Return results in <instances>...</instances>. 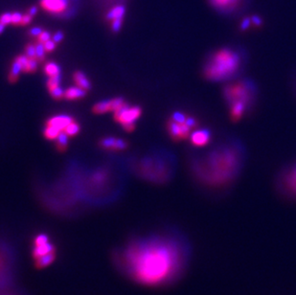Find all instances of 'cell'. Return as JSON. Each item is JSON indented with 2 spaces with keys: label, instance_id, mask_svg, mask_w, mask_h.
Returning a JSON list of instances; mask_svg holds the SVG:
<instances>
[{
  "label": "cell",
  "instance_id": "16",
  "mask_svg": "<svg viewBox=\"0 0 296 295\" xmlns=\"http://www.w3.org/2000/svg\"><path fill=\"white\" fill-rule=\"evenodd\" d=\"M125 13H126V8L123 5H118V6H115L108 13L107 18L112 21L116 18H123Z\"/></svg>",
  "mask_w": 296,
  "mask_h": 295
},
{
  "label": "cell",
  "instance_id": "35",
  "mask_svg": "<svg viewBox=\"0 0 296 295\" xmlns=\"http://www.w3.org/2000/svg\"><path fill=\"white\" fill-rule=\"evenodd\" d=\"M38 68V60L33 58L29 59L28 66H27V71L26 72H33Z\"/></svg>",
  "mask_w": 296,
  "mask_h": 295
},
{
  "label": "cell",
  "instance_id": "25",
  "mask_svg": "<svg viewBox=\"0 0 296 295\" xmlns=\"http://www.w3.org/2000/svg\"><path fill=\"white\" fill-rule=\"evenodd\" d=\"M60 82H61V77H60V74H59V75H56V76L50 77L49 80H48V82H47V85H48V87L50 89V88H53L55 86H59L60 84Z\"/></svg>",
  "mask_w": 296,
  "mask_h": 295
},
{
  "label": "cell",
  "instance_id": "6",
  "mask_svg": "<svg viewBox=\"0 0 296 295\" xmlns=\"http://www.w3.org/2000/svg\"><path fill=\"white\" fill-rule=\"evenodd\" d=\"M55 243L46 233H39L32 241V258L39 269L49 267L56 259Z\"/></svg>",
  "mask_w": 296,
  "mask_h": 295
},
{
  "label": "cell",
  "instance_id": "24",
  "mask_svg": "<svg viewBox=\"0 0 296 295\" xmlns=\"http://www.w3.org/2000/svg\"><path fill=\"white\" fill-rule=\"evenodd\" d=\"M64 90L59 85V86H55L53 88H50V93H51V96L53 98L55 99H60L61 97L64 96Z\"/></svg>",
  "mask_w": 296,
  "mask_h": 295
},
{
  "label": "cell",
  "instance_id": "44",
  "mask_svg": "<svg viewBox=\"0 0 296 295\" xmlns=\"http://www.w3.org/2000/svg\"><path fill=\"white\" fill-rule=\"evenodd\" d=\"M292 88H293V91H294V93L296 96V71L292 76Z\"/></svg>",
  "mask_w": 296,
  "mask_h": 295
},
{
  "label": "cell",
  "instance_id": "31",
  "mask_svg": "<svg viewBox=\"0 0 296 295\" xmlns=\"http://www.w3.org/2000/svg\"><path fill=\"white\" fill-rule=\"evenodd\" d=\"M252 24L251 17H243L240 24V29L241 31H245L249 28V26Z\"/></svg>",
  "mask_w": 296,
  "mask_h": 295
},
{
  "label": "cell",
  "instance_id": "15",
  "mask_svg": "<svg viewBox=\"0 0 296 295\" xmlns=\"http://www.w3.org/2000/svg\"><path fill=\"white\" fill-rule=\"evenodd\" d=\"M74 81H75V83L77 84L78 86L84 88L85 90H86V89H89L90 86H91L90 82H89V80L87 79V77L85 76V74H84V73L81 72V71H78V72H76V73L74 74Z\"/></svg>",
  "mask_w": 296,
  "mask_h": 295
},
{
  "label": "cell",
  "instance_id": "4",
  "mask_svg": "<svg viewBox=\"0 0 296 295\" xmlns=\"http://www.w3.org/2000/svg\"><path fill=\"white\" fill-rule=\"evenodd\" d=\"M222 92L223 99L230 111L231 119L239 121L252 112L258 101L259 87L252 79L240 77L225 84Z\"/></svg>",
  "mask_w": 296,
  "mask_h": 295
},
{
  "label": "cell",
  "instance_id": "18",
  "mask_svg": "<svg viewBox=\"0 0 296 295\" xmlns=\"http://www.w3.org/2000/svg\"><path fill=\"white\" fill-rule=\"evenodd\" d=\"M44 71H45L46 75L49 77H53V76L60 74V68H59V64H57L56 62H54V61L48 62L44 66Z\"/></svg>",
  "mask_w": 296,
  "mask_h": 295
},
{
  "label": "cell",
  "instance_id": "22",
  "mask_svg": "<svg viewBox=\"0 0 296 295\" xmlns=\"http://www.w3.org/2000/svg\"><path fill=\"white\" fill-rule=\"evenodd\" d=\"M64 131H65L69 136H74V135H76V134L79 133V131H80V126H79V124H77V123H75V122H72V123H70L68 126L65 127Z\"/></svg>",
  "mask_w": 296,
  "mask_h": 295
},
{
  "label": "cell",
  "instance_id": "9",
  "mask_svg": "<svg viewBox=\"0 0 296 295\" xmlns=\"http://www.w3.org/2000/svg\"><path fill=\"white\" fill-rule=\"evenodd\" d=\"M114 113L116 120L125 126L127 130L130 131L134 128L135 122L141 116L142 111L139 107H129L127 104H124Z\"/></svg>",
  "mask_w": 296,
  "mask_h": 295
},
{
  "label": "cell",
  "instance_id": "38",
  "mask_svg": "<svg viewBox=\"0 0 296 295\" xmlns=\"http://www.w3.org/2000/svg\"><path fill=\"white\" fill-rule=\"evenodd\" d=\"M39 40L43 43L48 42L49 40H51V34L48 31H43V33L39 36Z\"/></svg>",
  "mask_w": 296,
  "mask_h": 295
},
{
  "label": "cell",
  "instance_id": "3",
  "mask_svg": "<svg viewBox=\"0 0 296 295\" xmlns=\"http://www.w3.org/2000/svg\"><path fill=\"white\" fill-rule=\"evenodd\" d=\"M247 64L248 53L244 47L225 45L207 53L201 73L212 83H228L242 77Z\"/></svg>",
  "mask_w": 296,
  "mask_h": 295
},
{
  "label": "cell",
  "instance_id": "11",
  "mask_svg": "<svg viewBox=\"0 0 296 295\" xmlns=\"http://www.w3.org/2000/svg\"><path fill=\"white\" fill-rule=\"evenodd\" d=\"M170 135L174 139H184L191 134L192 127L188 126L185 122L182 124L177 123L175 121H171L168 125Z\"/></svg>",
  "mask_w": 296,
  "mask_h": 295
},
{
  "label": "cell",
  "instance_id": "2",
  "mask_svg": "<svg viewBox=\"0 0 296 295\" xmlns=\"http://www.w3.org/2000/svg\"><path fill=\"white\" fill-rule=\"evenodd\" d=\"M246 148L242 141L227 135L205 150L190 156V170L196 182L212 193H223L237 181L246 161Z\"/></svg>",
  "mask_w": 296,
  "mask_h": 295
},
{
  "label": "cell",
  "instance_id": "23",
  "mask_svg": "<svg viewBox=\"0 0 296 295\" xmlns=\"http://www.w3.org/2000/svg\"><path fill=\"white\" fill-rule=\"evenodd\" d=\"M45 47H44V43L43 42H39L36 44V57L40 59V60H43L45 57Z\"/></svg>",
  "mask_w": 296,
  "mask_h": 295
},
{
  "label": "cell",
  "instance_id": "43",
  "mask_svg": "<svg viewBox=\"0 0 296 295\" xmlns=\"http://www.w3.org/2000/svg\"><path fill=\"white\" fill-rule=\"evenodd\" d=\"M32 15H30L29 14H23V16H22V21H21V24L22 25H28L31 23V21H32Z\"/></svg>",
  "mask_w": 296,
  "mask_h": 295
},
{
  "label": "cell",
  "instance_id": "1",
  "mask_svg": "<svg viewBox=\"0 0 296 295\" xmlns=\"http://www.w3.org/2000/svg\"><path fill=\"white\" fill-rule=\"evenodd\" d=\"M191 244L183 233L165 228L132 237L113 252V264L129 280L159 288L179 280L191 260Z\"/></svg>",
  "mask_w": 296,
  "mask_h": 295
},
{
  "label": "cell",
  "instance_id": "33",
  "mask_svg": "<svg viewBox=\"0 0 296 295\" xmlns=\"http://www.w3.org/2000/svg\"><path fill=\"white\" fill-rule=\"evenodd\" d=\"M25 53H26L25 55L30 58V59L36 58V45H33V44L27 45Z\"/></svg>",
  "mask_w": 296,
  "mask_h": 295
},
{
  "label": "cell",
  "instance_id": "42",
  "mask_svg": "<svg viewBox=\"0 0 296 295\" xmlns=\"http://www.w3.org/2000/svg\"><path fill=\"white\" fill-rule=\"evenodd\" d=\"M62 40H63V34H62V32L58 31V32H56V33L54 34V36H53V41L56 42V43L61 42Z\"/></svg>",
  "mask_w": 296,
  "mask_h": 295
},
{
  "label": "cell",
  "instance_id": "21",
  "mask_svg": "<svg viewBox=\"0 0 296 295\" xmlns=\"http://www.w3.org/2000/svg\"><path fill=\"white\" fill-rule=\"evenodd\" d=\"M68 134L65 131H60L59 136L57 137L58 145L59 148H65L68 144Z\"/></svg>",
  "mask_w": 296,
  "mask_h": 295
},
{
  "label": "cell",
  "instance_id": "39",
  "mask_svg": "<svg viewBox=\"0 0 296 295\" xmlns=\"http://www.w3.org/2000/svg\"><path fill=\"white\" fill-rule=\"evenodd\" d=\"M0 295H25V294L22 293L21 291H18V290H16L15 288H14V289H12V290H9V291L0 293Z\"/></svg>",
  "mask_w": 296,
  "mask_h": 295
},
{
  "label": "cell",
  "instance_id": "46",
  "mask_svg": "<svg viewBox=\"0 0 296 295\" xmlns=\"http://www.w3.org/2000/svg\"><path fill=\"white\" fill-rule=\"evenodd\" d=\"M5 27H6V25H4L3 23H1V22H0V34H2V33L4 32Z\"/></svg>",
  "mask_w": 296,
  "mask_h": 295
},
{
  "label": "cell",
  "instance_id": "10",
  "mask_svg": "<svg viewBox=\"0 0 296 295\" xmlns=\"http://www.w3.org/2000/svg\"><path fill=\"white\" fill-rule=\"evenodd\" d=\"M212 135H213V133H212L211 129H209L207 127L198 128L197 130L191 132V134H190L191 144L197 148H203L210 143Z\"/></svg>",
  "mask_w": 296,
  "mask_h": 295
},
{
  "label": "cell",
  "instance_id": "34",
  "mask_svg": "<svg viewBox=\"0 0 296 295\" xmlns=\"http://www.w3.org/2000/svg\"><path fill=\"white\" fill-rule=\"evenodd\" d=\"M22 16H23V14H20L19 12H14V13L12 14V23L14 24V25L21 24Z\"/></svg>",
  "mask_w": 296,
  "mask_h": 295
},
{
  "label": "cell",
  "instance_id": "28",
  "mask_svg": "<svg viewBox=\"0 0 296 295\" xmlns=\"http://www.w3.org/2000/svg\"><path fill=\"white\" fill-rule=\"evenodd\" d=\"M29 59L28 57L26 56V55H21V56H18L15 59L21 64V66H22V69L23 71H27V66H28V62H29Z\"/></svg>",
  "mask_w": 296,
  "mask_h": 295
},
{
  "label": "cell",
  "instance_id": "12",
  "mask_svg": "<svg viewBox=\"0 0 296 295\" xmlns=\"http://www.w3.org/2000/svg\"><path fill=\"white\" fill-rule=\"evenodd\" d=\"M41 5L50 14H60L68 6V0H41Z\"/></svg>",
  "mask_w": 296,
  "mask_h": 295
},
{
  "label": "cell",
  "instance_id": "26",
  "mask_svg": "<svg viewBox=\"0 0 296 295\" xmlns=\"http://www.w3.org/2000/svg\"><path fill=\"white\" fill-rule=\"evenodd\" d=\"M186 115L184 113H180V112H176V113H173L172 115V120L177 122V123H179V124H182L185 121H186Z\"/></svg>",
  "mask_w": 296,
  "mask_h": 295
},
{
  "label": "cell",
  "instance_id": "8",
  "mask_svg": "<svg viewBox=\"0 0 296 295\" xmlns=\"http://www.w3.org/2000/svg\"><path fill=\"white\" fill-rule=\"evenodd\" d=\"M208 4L221 15L234 16L241 13L247 0H207Z\"/></svg>",
  "mask_w": 296,
  "mask_h": 295
},
{
  "label": "cell",
  "instance_id": "17",
  "mask_svg": "<svg viewBox=\"0 0 296 295\" xmlns=\"http://www.w3.org/2000/svg\"><path fill=\"white\" fill-rule=\"evenodd\" d=\"M112 111V100L102 101L94 107V112L96 113H105Z\"/></svg>",
  "mask_w": 296,
  "mask_h": 295
},
{
  "label": "cell",
  "instance_id": "37",
  "mask_svg": "<svg viewBox=\"0 0 296 295\" xmlns=\"http://www.w3.org/2000/svg\"><path fill=\"white\" fill-rule=\"evenodd\" d=\"M127 148V143L123 139H116L114 144L115 150H124Z\"/></svg>",
  "mask_w": 296,
  "mask_h": 295
},
{
  "label": "cell",
  "instance_id": "41",
  "mask_svg": "<svg viewBox=\"0 0 296 295\" xmlns=\"http://www.w3.org/2000/svg\"><path fill=\"white\" fill-rule=\"evenodd\" d=\"M251 22L255 26H261L263 24V20L259 15H252L251 16Z\"/></svg>",
  "mask_w": 296,
  "mask_h": 295
},
{
  "label": "cell",
  "instance_id": "29",
  "mask_svg": "<svg viewBox=\"0 0 296 295\" xmlns=\"http://www.w3.org/2000/svg\"><path fill=\"white\" fill-rule=\"evenodd\" d=\"M124 100L122 98H115L112 100V111L116 112L119 108H121L124 105Z\"/></svg>",
  "mask_w": 296,
  "mask_h": 295
},
{
  "label": "cell",
  "instance_id": "13",
  "mask_svg": "<svg viewBox=\"0 0 296 295\" xmlns=\"http://www.w3.org/2000/svg\"><path fill=\"white\" fill-rule=\"evenodd\" d=\"M72 122H73V119L69 115H57V116L50 118L47 121V125L55 126L57 128H59L60 131H62Z\"/></svg>",
  "mask_w": 296,
  "mask_h": 295
},
{
  "label": "cell",
  "instance_id": "40",
  "mask_svg": "<svg viewBox=\"0 0 296 295\" xmlns=\"http://www.w3.org/2000/svg\"><path fill=\"white\" fill-rule=\"evenodd\" d=\"M43 33V30L40 27H33L29 31V35L33 38H38Z\"/></svg>",
  "mask_w": 296,
  "mask_h": 295
},
{
  "label": "cell",
  "instance_id": "36",
  "mask_svg": "<svg viewBox=\"0 0 296 295\" xmlns=\"http://www.w3.org/2000/svg\"><path fill=\"white\" fill-rule=\"evenodd\" d=\"M44 47L46 52H52L56 48V42L53 40H49L48 42H44Z\"/></svg>",
  "mask_w": 296,
  "mask_h": 295
},
{
  "label": "cell",
  "instance_id": "14",
  "mask_svg": "<svg viewBox=\"0 0 296 295\" xmlns=\"http://www.w3.org/2000/svg\"><path fill=\"white\" fill-rule=\"evenodd\" d=\"M86 92L85 89L80 87V86H72L65 90L64 92V97L68 100H76V99H81L85 97Z\"/></svg>",
  "mask_w": 296,
  "mask_h": 295
},
{
  "label": "cell",
  "instance_id": "7",
  "mask_svg": "<svg viewBox=\"0 0 296 295\" xmlns=\"http://www.w3.org/2000/svg\"><path fill=\"white\" fill-rule=\"evenodd\" d=\"M276 185L285 197L296 199V161L283 169L277 177Z\"/></svg>",
  "mask_w": 296,
  "mask_h": 295
},
{
  "label": "cell",
  "instance_id": "32",
  "mask_svg": "<svg viewBox=\"0 0 296 295\" xmlns=\"http://www.w3.org/2000/svg\"><path fill=\"white\" fill-rule=\"evenodd\" d=\"M122 23H123V18L113 19V23H112V29H113V32H119L122 27Z\"/></svg>",
  "mask_w": 296,
  "mask_h": 295
},
{
  "label": "cell",
  "instance_id": "45",
  "mask_svg": "<svg viewBox=\"0 0 296 295\" xmlns=\"http://www.w3.org/2000/svg\"><path fill=\"white\" fill-rule=\"evenodd\" d=\"M28 14H30V15H32V16H35L36 14H38V7H36V6L31 7V8L29 9Z\"/></svg>",
  "mask_w": 296,
  "mask_h": 295
},
{
  "label": "cell",
  "instance_id": "5",
  "mask_svg": "<svg viewBox=\"0 0 296 295\" xmlns=\"http://www.w3.org/2000/svg\"><path fill=\"white\" fill-rule=\"evenodd\" d=\"M18 272V253L14 243L0 238V293L14 289Z\"/></svg>",
  "mask_w": 296,
  "mask_h": 295
},
{
  "label": "cell",
  "instance_id": "30",
  "mask_svg": "<svg viewBox=\"0 0 296 295\" xmlns=\"http://www.w3.org/2000/svg\"><path fill=\"white\" fill-rule=\"evenodd\" d=\"M0 22L4 25L12 23V13H4L0 15Z\"/></svg>",
  "mask_w": 296,
  "mask_h": 295
},
{
  "label": "cell",
  "instance_id": "27",
  "mask_svg": "<svg viewBox=\"0 0 296 295\" xmlns=\"http://www.w3.org/2000/svg\"><path fill=\"white\" fill-rule=\"evenodd\" d=\"M115 140L116 139L113 137H107L101 141V145H102V147H104L106 149H114Z\"/></svg>",
  "mask_w": 296,
  "mask_h": 295
},
{
  "label": "cell",
  "instance_id": "20",
  "mask_svg": "<svg viewBox=\"0 0 296 295\" xmlns=\"http://www.w3.org/2000/svg\"><path fill=\"white\" fill-rule=\"evenodd\" d=\"M22 70H23V69H22L21 64L15 59L14 61V63H13V65H12L11 73H10V78H11V80H12V81L16 80L17 77L19 76V74L21 73V71Z\"/></svg>",
  "mask_w": 296,
  "mask_h": 295
},
{
  "label": "cell",
  "instance_id": "19",
  "mask_svg": "<svg viewBox=\"0 0 296 295\" xmlns=\"http://www.w3.org/2000/svg\"><path fill=\"white\" fill-rule=\"evenodd\" d=\"M60 133V130L55 126H48L44 130V135L48 139H57L59 134Z\"/></svg>",
  "mask_w": 296,
  "mask_h": 295
}]
</instances>
